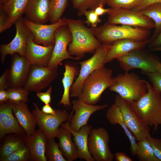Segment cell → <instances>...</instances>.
<instances>
[{
	"label": "cell",
	"instance_id": "6da1fadb",
	"mask_svg": "<svg viewBox=\"0 0 161 161\" xmlns=\"http://www.w3.org/2000/svg\"><path fill=\"white\" fill-rule=\"evenodd\" d=\"M67 22L72 36L67 48L70 55L79 60L87 53L94 54L101 46L102 44L96 37L92 28L87 27L83 20L67 18Z\"/></svg>",
	"mask_w": 161,
	"mask_h": 161
},
{
	"label": "cell",
	"instance_id": "7a4b0ae2",
	"mask_svg": "<svg viewBox=\"0 0 161 161\" xmlns=\"http://www.w3.org/2000/svg\"><path fill=\"white\" fill-rule=\"evenodd\" d=\"M147 92L137 101L129 103L137 117L156 131L161 125V92L146 81Z\"/></svg>",
	"mask_w": 161,
	"mask_h": 161
},
{
	"label": "cell",
	"instance_id": "3957f363",
	"mask_svg": "<svg viewBox=\"0 0 161 161\" xmlns=\"http://www.w3.org/2000/svg\"><path fill=\"white\" fill-rule=\"evenodd\" d=\"M97 38L102 44L111 45L114 41L123 39L137 41L148 40L149 29L130 26L110 24L107 22L101 26L93 28Z\"/></svg>",
	"mask_w": 161,
	"mask_h": 161
},
{
	"label": "cell",
	"instance_id": "277c9868",
	"mask_svg": "<svg viewBox=\"0 0 161 161\" xmlns=\"http://www.w3.org/2000/svg\"><path fill=\"white\" fill-rule=\"evenodd\" d=\"M112 74V71L104 66L94 71L83 82L78 98L89 104H96L105 90L114 84Z\"/></svg>",
	"mask_w": 161,
	"mask_h": 161
},
{
	"label": "cell",
	"instance_id": "5b68a950",
	"mask_svg": "<svg viewBox=\"0 0 161 161\" xmlns=\"http://www.w3.org/2000/svg\"><path fill=\"white\" fill-rule=\"evenodd\" d=\"M114 83L109 88L129 103L138 100L148 91L146 81L134 73L126 72L114 77Z\"/></svg>",
	"mask_w": 161,
	"mask_h": 161
},
{
	"label": "cell",
	"instance_id": "8992f818",
	"mask_svg": "<svg viewBox=\"0 0 161 161\" xmlns=\"http://www.w3.org/2000/svg\"><path fill=\"white\" fill-rule=\"evenodd\" d=\"M109 46L102 44L91 57L79 62L80 70L78 77L71 88L70 94L71 97L78 98L81 94L82 87L85 79L94 71L104 66V61Z\"/></svg>",
	"mask_w": 161,
	"mask_h": 161
},
{
	"label": "cell",
	"instance_id": "52a82bcc",
	"mask_svg": "<svg viewBox=\"0 0 161 161\" xmlns=\"http://www.w3.org/2000/svg\"><path fill=\"white\" fill-rule=\"evenodd\" d=\"M142 49L133 50L116 59L121 68L125 72L139 69L141 72H157V66L161 63L160 59L153 55L143 52Z\"/></svg>",
	"mask_w": 161,
	"mask_h": 161
},
{
	"label": "cell",
	"instance_id": "ba28073f",
	"mask_svg": "<svg viewBox=\"0 0 161 161\" xmlns=\"http://www.w3.org/2000/svg\"><path fill=\"white\" fill-rule=\"evenodd\" d=\"M34 108L32 113L39 129L45 134L48 139L55 137L59 127L70 118V114L66 111L56 109L55 114H46L40 110L38 106L34 102Z\"/></svg>",
	"mask_w": 161,
	"mask_h": 161
},
{
	"label": "cell",
	"instance_id": "9c48e42d",
	"mask_svg": "<svg viewBox=\"0 0 161 161\" xmlns=\"http://www.w3.org/2000/svg\"><path fill=\"white\" fill-rule=\"evenodd\" d=\"M107 22L150 29L155 28L154 21L150 18L133 10L110 8Z\"/></svg>",
	"mask_w": 161,
	"mask_h": 161
},
{
	"label": "cell",
	"instance_id": "30bf717a",
	"mask_svg": "<svg viewBox=\"0 0 161 161\" xmlns=\"http://www.w3.org/2000/svg\"><path fill=\"white\" fill-rule=\"evenodd\" d=\"M109 136L106 129L99 127L91 130L88 138L89 152L95 161H112L114 156L109 146Z\"/></svg>",
	"mask_w": 161,
	"mask_h": 161
},
{
	"label": "cell",
	"instance_id": "8fae6325",
	"mask_svg": "<svg viewBox=\"0 0 161 161\" xmlns=\"http://www.w3.org/2000/svg\"><path fill=\"white\" fill-rule=\"evenodd\" d=\"M114 104L120 108L126 125L136 140L139 141L151 136L150 127L137 117L127 101L117 95Z\"/></svg>",
	"mask_w": 161,
	"mask_h": 161
},
{
	"label": "cell",
	"instance_id": "7c38bea8",
	"mask_svg": "<svg viewBox=\"0 0 161 161\" xmlns=\"http://www.w3.org/2000/svg\"><path fill=\"white\" fill-rule=\"evenodd\" d=\"M57 70L48 66L31 65L23 88L29 92L42 91L49 86L57 78Z\"/></svg>",
	"mask_w": 161,
	"mask_h": 161
},
{
	"label": "cell",
	"instance_id": "4fadbf2b",
	"mask_svg": "<svg viewBox=\"0 0 161 161\" xmlns=\"http://www.w3.org/2000/svg\"><path fill=\"white\" fill-rule=\"evenodd\" d=\"M54 37L55 43L48 67L57 69L59 64L65 60H78L75 57L70 55L67 51L68 47L72 41V36L67 24L58 28L55 32Z\"/></svg>",
	"mask_w": 161,
	"mask_h": 161
},
{
	"label": "cell",
	"instance_id": "5bb4252c",
	"mask_svg": "<svg viewBox=\"0 0 161 161\" xmlns=\"http://www.w3.org/2000/svg\"><path fill=\"white\" fill-rule=\"evenodd\" d=\"M15 24L16 34L14 38L9 43L1 44L0 46L2 63L4 62L7 55H11L17 53L21 56H26L28 38L31 32L24 23L22 17L19 18Z\"/></svg>",
	"mask_w": 161,
	"mask_h": 161
},
{
	"label": "cell",
	"instance_id": "9a60e30c",
	"mask_svg": "<svg viewBox=\"0 0 161 161\" xmlns=\"http://www.w3.org/2000/svg\"><path fill=\"white\" fill-rule=\"evenodd\" d=\"M23 19L33 35L34 41L37 44L44 46L54 45L55 30L60 26L67 24V18L65 17L61 18L55 23L49 24L34 23L26 17H23Z\"/></svg>",
	"mask_w": 161,
	"mask_h": 161
},
{
	"label": "cell",
	"instance_id": "2e32d148",
	"mask_svg": "<svg viewBox=\"0 0 161 161\" xmlns=\"http://www.w3.org/2000/svg\"><path fill=\"white\" fill-rule=\"evenodd\" d=\"M11 55L10 68L7 77L8 88H23L31 65L26 56H21L17 53Z\"/></svg>",
	"mask_w": 161,
	"mask_h": 161
},
{
	"label": "cell",
	"instance_id": "e0dca14e",
	"mask_svg": "<svg viewBox=\"0 0 161 161\" xmlns=\"http://www.w3.org/2000/svg\"><path fill=\"white\" fill-rule=\"evenodd\" d=\"M72 111L69 121L70 128L78 131L83 126L87 125L91 115L97 111L104 109L108 106L107 104L101 105L90 104L78 98L72 102Z\"/></svg>",
	"mask_w": 161,
	"mask_h": 161
},
{
	"label": "cell",
	"instance_id": "ac0fdd59",
	"mask_svg": "<svg viewBox=\"0 0 161 161\" xmlns=\"http://www.w3.org/2000/svg\"><path fill=\"white\" fill-rule=\"evenodd\" d=\"M13 103L8 100L0 103V141L10 133H15L24 136V130L13 115Z\"/></svg>",
	"mask_w": 161,
	"mask_h": 161
},
{
	"label": "cell",
	"instance_id": "d6986e66",
	"mask_svg": "<svg viewBox=\"0 0 161 161\" xmlns=\"http://www.w3.org/2000/svg\"><path fill=\"white\" fill-rule=\"evenodd\" d=\"M33 39V35L31 33L28 38L26 56L31 65L47 67L51 58L54 45H39L35 43Z\"/></svg>",
	"mask_w": 161,
	"mask_h": 161
},
{
	"label": "cell",
	"instance_id": "ffe728a7",
	"mask_svg": "<svg viewBox=\"0 0 161 161\" xmlns=\"http://www.w3.org/2000/svg\"><path fill=\"white\" fill-rule=\"evenodd\" d=\"M25 145L29 148L30 161H47L46 145L48 140L47 135L40 129L32 134L23 136Z\"/></svg>",
	"mask_w": 161,
	"mask_h": 161
},
{
	"label": "cell",
	"instance_id": "44dd1931",
	"mask_svg": "<svg viewBox=\"0 0 161 161\" xmlns=\"http://www.w3.org/2000/svg\"><path fill=\"white\" fill-rule=\"evenodd\" d=\"M148 44V39L142 41L130 39L116 41L109 45L104 64L111 62L114 59L125 55L133 50L143 49Z\"/></svg>",
	"mask_w": 161,
	"mask_h": 161
},
{
	"label": "cell",
	"instance_id": "7402d4cb",
	"mask_svg": "<svg viewBox=\"0 0 161 161\" xmlns=\"http://www.w3.org/2000/svg\"><path fill=\"white\" fill-rule=\"evenodd\" d=\"M69 119L61 126L68 129L74 136V143L76 147L79 158L83 159L86 161H95V160L90 154L88 146V138L92 126L90 125H86L82 127L78 131L72 130L69 125Z\"/></svg>",
	"mask_w": 161,
	"mask_h": 161
},
{
	"label": "cell",
	"instance_id": "603a6c76",
	"mask_svg": "<svg viewBox=\"0 0 161 161\" xmlns=\"http://www.w3.org/2000/svg\"><path fill=\"white\" fill-rule=\"evenodd\" d=\"M51 0H29L25 12L26 18L33 23L44 24L48 21Z\"/></svg>",
	"mask_w": 161,
	"mask_h": 161
},
{
	"label": "cell",
	"instance_id": "cb8c5ba5",
	"mask_svg": "<svg viewBox=\"0 0 161 161\" xmlns=\"http://www.w3.org/2000/svg\"><path fill=\"white\" fill-rule=\"evenodd\" d=\"M13 111L14 116L26 134L30 135L35 131L36 123L32 112L25 103H13Z\"/></svg>",
	"mask_w": 161,
	"mask_h": 161
},
{
	"label": "cell",
	"instance_id": "d4e9b609",
	"mask_svg": "<svg viewBox=\"0 0 161 161\" xmlns=\"http://www.w3.org/2000/svg\"><path fill=\"white\" fill-rule=\"evenodd\" d=\"M72 134L68 129L61 126L55 137L58 140L59 148L67 161H73L79 158Z\"/></svg>",
	"mask_w": 161,
	"mask_h": 161
},
{
	"label": "cell",
	"instance_id": "484cf974",
	"mask_svg": "<svg viewBox=\"0 0 161 161\" xmlns=\"http://www.w3.org/2000/svg\"><path fill=\"white\" fill-rule=\"evenodd\" d=\"M106 117L111 124H118L123 129L130 143L131 153L133 156L136 155L137 143L136 140L126 125L119 107L114 104L112 105L108 109Z\"/></svg>",
	"mask_w": 161,
	"mask_h": 161
},
{
	"label": "cell",
	"instance_id": "4316f807",
	"mask_svg": "<svg viewBox=\"0 0 161 161\" xmlns=\"http://www.w3.org/2000/svg\"><path fill=\"white\" fill-rule=\"evenodd\" d=\"M65 71L61 80L64 88V92L59 104L65 106H70V90L77 76L79 71L78 66L75 64L66 63L64 65Z\"/></svg>",
	"mask_w": 161,
	"mask_h": 161
},
{
	"label": "cell",
	"instance_id": "83f0119b",
	"mask_svg": "<svg viewBox=\"0 0 161 161\" xmlns=\"http://www.w3.org/2000/svg\"><path fill=\"white\" fill-rule=\"evenodd\" d=\"M0 141V159L9 156L25 145L23 136L15 133L7 134Z\"/></svg>",
	"mask_w": 161,
	"mask_h": 161
},
{
	"label": "cell",
	"instance_id": "f1b7e54d",
	"mask_svg": "<svg viewBox=\"0 0 161 161\" xmlns=\"http://www.w3.org/2000/svg\"><path fill=\"white\" fill-rule=\"evenodd\" d=\"M29 0H8L0 4L13 24L25 13Z\"/></svg>",
	"mask_w": 161,
	"mask_h": 161
},
{
	"label": "cell",
	"instance_id": "f546056e",
	"mask_svg": "<svg viewBox=\"0 0 161 161\" xmlns=\"http://www.w3.org/2000/svg\"><path fill=\"white\" fill-rule=\"evenodd\" d=\"M139 12L151 19L154 22L155 29L153 35L148 39L149 44H150L154 40L161 31V3L150 4Z\"/></svg>",
	"mask_w": 161,
	"mask_h": 161
},
{
	"label": "cell",
	"instance_id": "4dcf8cb0",
	"mask_svg": "<svg viewBox=\"0 0 161 161\" xmlns=\"http://www.w3.org/2000/svg\"><path fill=\"white\" fill-rule=\"evenodd\" d=\"M136 156L140 161H160L155 156L148 138L139 141L137 143Z\"/></svg>",
	"mask_w": 161,
	"mask_h": 161
},
{
	"label": "cell",
	"instance_id": "1f68e13d",
	"mask_svg": "<svg viewBox=\"0 0 161 161\" xmlns=\"http://www.w3.org/2000/svg\"><path fill=\"white\" fill-rule=\"evenodd\" d=\"M73 7L77 10L78 16L84 15L87 10H94L97 7L103 6L106 4L107 0H70Z\"/></svg>",
	"mask_w": 161,
	"mask_h": 161
},
{
	"label": "cell",
	"instance_id": "d6a6232c",
	"mask_svg": "<svg viewBox=\"0 0 161 161\" xmlns=\"http://www.w3.org/2000/svg\"><path fill=\"white\" fill-rule=\"evenodd\" d=\"M68 5L67 0H51L50 10L48 21L50 24L55 23L62 18Z\"/></svg>",
	"mask_w": 161,
	"mask_h": 161
},
{
	"label": "cell",
	"instance_id": "836d02e7",
	"mask_svg": "<svg viewBox=\"0 0 161 161\" xmlns=\"http://www.w3.org/2000/svg\"><path fill=\"white\" fill-rule=\"evenodd\" d=\"M55 137L49 139L45 149V155L49 161H67L63 155Z\"/></svg>",
	"mask_w": 161,
	"mask_h": 161
},
{
	"label": "cell",
	"instance_id": "e575fe53",
	"mask_svg": "<svg viewBox=\"0 0 161 161\" xmlns=\"http://www.w3.org/2000/svg\"><path fill=\"white\" fill-rule=\"evenodd\" d=\"M9 96L8 101L13 103H26L28 101L30 92L23 88H8L6 89Z\"/></svg>",
	"mask_w": 161,
	"mask_h": 161
},
{
	"label": "cell",
	"instance_id": "d590c367",
	"mask_svg": "<svg viewBox=\"0 0 161 161\" xmlns=\"http://www.w3.org/2000/svg\"><path fill=\"white\" fill-rule=\"evenodd\" d=\"M143 0H107L106 4L111 8L133 10Z\"/></svg>",
	"mask_w": 161,
	"mask_h": 161
},
{
	"label": "cell",
	"instance_id": "8d00e7d4",
	"mask_svg": "<svg viewBox=\"0 0 161 161\" xmlns=\"http://www.w3.org/2000/svg\"><path fill=\"white\" fill-rule=\"evenodd\" d=\"M30 153L25 145L7 157L0 159V161H30Z\"/></svg>",
	"mask_w": 161,
	"mask_h": 161
},
{
	"label": "cell",
	"instance_id": "74e56055",
	"mask_svg": "<svg viewBox=\"0 0 161 161\" xmlns=\"http://www.w3.org/2000/svg\"><path fill=\"white\" fill-rule=\"evenodd\" d=\"M86 17L85 23L88 26H91L94 28L97 27L98 24L101 21V20L95 13L94 10H89L86 11L84 15Z\"/></svg>",
	"mask_w": 161,
	"mask_h": 161
},
{
	"label": "cell",
	"instance_id": "f35d334b",
	"mask_svg": "<svg viewBox=\"0 0 161 161\" xmlns=\"http://www.w3.org/2000/svg\"><path fill=\"white\" fill-rule=\"evenodd\" d=\"M142 73L148 78L152 83L153 88L161 92V74L157 72Z\"/></svg>",
	"mask_w": 161,
	"mask_h": 161
},
{
	"label": "cell",
	"instance_id": "ab89813d",
	"mask_svg": "<svg viewBox=\"0 0 161 161\" xmlns=\"http://www.w3.org/2000/svg\"><path fill=\"white\" fill-rule=\"evenodd\" d=\"M12 25L1 5L0 4V33L10 28Z\"/></svg>",
	"mask_w": 161,
	"mask_h": 161
},
{
	"label": "cell",
	"instance_id": "60d3db41",
	"mask_svg": "<svg viewBox=\"0 0 161 161\" xmlns=\"http://www.w3.org/2000/svg\"><path fill=\"white\" fill-rule=\"evenodd\" d=\"M148 139L155 156L160 161H161V138L153 137L150 136Z\"/></svg>",
	"mask_w": 161,
	"mask_h": 161
},
{
	"label": "cell",
	"instance_id": "b9f144b4",
	"mask_svg": "<svg viewBox=\"0 0 161 161\" xmlns=\"http://www.w3.org/2000/svg\"><path fill=\"white\" fill-rule=\"evenodd\" d=\"M52 86H50L45 92H37L36 95L40 100L45 104H49L51 101V94Z\"/></svg>",
	"mask_w": 161,
	"mask_h": 161
},
{
	"label": "cell",
	"instance_id": "7bdbcfd3",
	"mask_svg": "<svg viewBox=\"0 0 161 161\" xmlns=\"http://www.w3.org/2000/svg\"><path fill=\"white\" fill-rule=\"evenodd\" d=\"M156 3H161V0H143L140 4L133 10L139 11L148 5Z\"/></svg>",
	"mask_w": 161,
	"mask_h": 161
},
{
	"label": "cell",
	"instance_id": "ee69618b",
	"mask_svg": "<svg viewBox=\"0 0 161 161\" xmlns=\"http://www.w3.org/2000/svg\"><path fill=\"white\" fill-rule=\"evenodd\" d=\"M9 69H7L0 77V89H6L8 88L7 77Z\"/></svg>",
	"mask_w": 161,
	"mask_h": 161
},
{
	"label": "cell",
	"instance_id": "f6af8a7d",
	"mask_svg": "<svg viewBox=\"0 0 161 161\" xmlns=\"http://www.w3.org/2000/svg\"><path fill=\"white\" fill-rule=\"evenodd\" d=\"M116 161H132L133 160L122 152H117L115 155Z\"/></svg>",
	"mask_w": 161,
	"mask_h": 161
},
{
	"label": "cell",
	"instance_id": "bcb514c9",
	"mask_svg": "<svg viewBox=\"0 0 161 161\" xmlns=\"http://www.w3.org/2000/svg\"><path fill=\"white\" fill-rule=\"evenodd\" d=\"M41 110L44 113L47 114H55L56 113V110L53 109L49 104H45L41 108Z\"/></svg>",
	"mask_w": 161,
	"mask_h": 161
},
{
	"label": "cell",
	"instance_id": "7dc6e473",
	"mask_svg": "<svg viewBox=\"0 0 161 161\" xmlns=\"http://www.w3.org/2000/svg\"><path fill=\"white\" fill-rule=\"evenodd\" d=\"M161 46V31L156 38L150 44L149 47L151 49Z\"/></svg>",
	"mask_w": 161,
	"mask_h": 161
},
{
	"label": "cell",
	"instance_id": "c3c4849f",
	"mask_svg": "<svg viewBox=\"0 0 161 161\" xmlns=\"http://www.w3.org/2000/svg\"><path fill=\"white\" fill-rule=\"evenodd\" d=\"M110 8H105L102 6H99L95 9V13L98 16H102L106 13H107L109 11Z\"/></svg>",
	"mask_w": 161,
	"mask_h": 161
},
{
	"label": "cell",
	"instance_id": "681fc988",
	"mask_svg": "<svg viewBox=\"0 0 161 161\" xmlns=\"http://www.w3.org/2000/svg\"><path fill=\"white\" fill-rule=\"evenodd\" d=\"M8 100V95L6 89H0V103L5 102Z\"/></svg>",
	"mask_w": 161,
	"mask_h": 161
},
{
	"label": "cell",
	"instance_id": "f907efd6",
	"mask_svg": "<svg viewBox=\"0 0 161 161\" xmlns=\"http://www.w3.org/2000/svg\"><path fill=\"white\" fill-rule=\"evenodd\" d=\"M157 72L161 74V63H159L157 66Z\"/></svg>",
	"mask_w": 161,
	"mask_h": 161
},
{
	"label": "cell",
	"instance_id": "816d5d0a",
	"mask_svg": "<svg viewBox=\"0 0 161 161\" xmlns=\"http://www.w3.org/2000/svg\"><path fill=\"white\" fill-rule=\"evenodd\" d=\"M153 51H161V46L151 49Z\"/></svg>",
	"mask_w": 161,
	"mask_h": 161
},
{
	"label": "cell",
	"instance_id": "f5cc1de1",
	"mask_svg": "<svg viewBox=\"0 0 161 161\" xmlns=\"http://www.w3.org/2000/svg\"><path fill=\"white\" fill-rule=\"evenodd\" d=\"M8 0H0V4H3Z\"/></svg>",
	"mask_w": 161,
	"mask_h": 161
}]
</instances>
